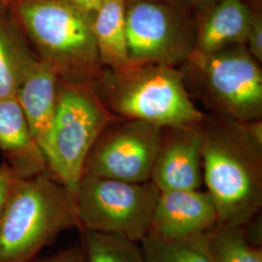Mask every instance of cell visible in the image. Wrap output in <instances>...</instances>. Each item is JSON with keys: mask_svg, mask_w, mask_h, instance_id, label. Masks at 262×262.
I'll use <instances>...</instances> for the list:
<instances>
[{"mask_svg": "<svg viewBox=\"0 0 262 262\" xmlns=\"http://www.w3.org/2000/svg\"><path fill=\"white\" fill-rule=\"evenodd\" d=\"M193 66L212 103L229 119L247 123L262 115V71L245 45L210 55L193 53Z\"/></svg>", "mask_w": 262, "mask_h": 262, "instance_id": "obj_7", "label": "cell"}, {"mask_svg": "<svg viewBox=\"0 0 262 262\" xmlns=\"http://www.w3.org/2000/svg\"><path fill=\"white\" fill-rule=\"evenodd\" d=\"M125 0H107L93 18V31L103 67L119 69L129 66L126 39Z\"/></svg>", "mask_w": 262, "mask_h": 262, "instance_id": "obj_16", "label": "cell"}, {"mask_svg": "<svg viewBox=\"0 0 262 262\" xmlns=\"http://www.w3.org/2000/svg\"><path fill=\"white\" fill-rule=\"evenodd\" d=\"M169 130L166 136L162 133L150 182L160 192L200 189L203 174L198 124Z\"/></svg>", "mask_w": 262, "mask_h": 262, "instance_id": "obj_10", "label": "cell"}, {"mask_svg": "<svg viewBox=\"0 0 262 262\" xmlns=\"http://www.w3.org/2000/svg\"><path fill=\"white\" fill-rule=\"evenodd\" d=\"M205 239L212 262H262L261 245L253 241L249 225L219 223Z\"/></svg>", "mask_w": 262, "mask_h": 262, "instance_id": "obj_17", "label": "cell"}, {"mask_svg": "<svg viewBox=\"0 0 262 262\" xmlns=\"http://www.w3.org/2000/svg\"><path fill=\"white\" fill-rule=\"evenodd\" d=\"M140 245L145 262H212L205 234L165 239L149 233Z\"/></svg>", "mask_w": 262, "mask_h": 262, "instance_id": "obj_18", "label": "cell"}, {"mask_svg": "<svg viewBox=\"0 0 262 262\" xmlns=\"http://www.w3.org/2000/svg\"><path fill=\"white\" fill-rule=\"evenodd\" d=\"M245 46L248 52L258 62L262 61V18L261 15L254 12L248 31Z\"/></svg>", "mask_w": 262, "mask_h": 262, "instance_id": "obj_20", "label": "cell"}, {"mask_svg": "<svg viewBox=\"0 0 262 262\" xmlns=\"http://www.w3.org/2000/svg\"><path fill=\"white\" fill-rule=\"evenodd\" d=\"M113 120L93 84L59 81L55 116L41 150L48 171L74 195L89 151Z\"/></svg>", "mask_w": 262, "mask_h": 262, "instance_id": "obj_5", "label": "cell"}, {"mask_svg": "<svg viewBox=\"0 0 262 262\" xmlns=\"http://www.w3.org/2000/svg\"><path fill=\"white\" fill-rule=\"evenodd\" d=\"M187 4L194 6V7H199V8H209L212 5H214L215 2L219 0H185Z\"/></svg>", "mask_w": 262, "mask_h": 262, "instance_id": "obj_25", "label": "cell"}, {"mask_svg": "<svg viewBox=\"0 0 262 262\" xmlns=\"http://www.w3.org/2000/svg\"><path fill=\"white\" fill-rule=\"evenodd\" d=\"M247 133L251 137V139L258 146L262 148V122L261 120H256L253 122L243 123Z\"/></svg>", "mask_w": 262, "mask_h": 262, "instance_id": "obj_24", "label": "cell"}, {"mask_svg": "<svg viewBox=\"0 0 262 262\" xmlns=\"http://www.w3.org/2000/svg\"><path fill=\"white\" fill-rule=\"evenodd\" d=\"M58 84L59 79L53 69L35 55L16 94L40 149L55 116Z\"/></svg>", "mask_w": 262, "mask_h": 262, "instance_id": "obj_13", "label": "cell"}, {"mask_svg": "<svg viewBox=\"0 0 262 262\" xmlns=\"http://www.w3.org/2000/svg\"><path fill=\"white\" fill-rule=\"evenodd\" d=\"M80 231L86 262H145L140 243L117 235Z\"/></svg>", "mask_w": 262, "mask_h": 262, "instance_id": "obj_19", "label": "cell"}, {"mask_svg": "<svg viewBox=\"0 0 262 262\" xmlns=\"http://www.w3.org/2000/svg\"><path fill=\"white\" fill-rule=\"evenodd\" d=\"M30 262H86V260L82 246H79L68 248L48 257L40 259L34 258Z\"/></svg>", "mask_w": 262, "mask_h": 262, "instance_id": "obj_21", "label": "cell"}, {"mask_svg": "<svg viewBox=\"0 0 262 262\" xmlns=\"http://www.w3.org/2000/svg\"><path fill=\"white\" fill-rule=\"evenodd\" d=\"M125 20L130 64L175 66L193 52L195 36L177 1L131 2Z\"/></svg>", "mask_w": 262, "mask_h": 262, "instance_id": "obj_8", "label": "cell"}, {"mask_svg": "<svg viewBox=\"0 0 262 262\" xmlns=\"http://www.w3.org/2000/svg\"><path fill=\"white\" fill-rule=\"evenodd\" d=\"M74 227L75 195L49 171L15 178L0 212V262H30Z\"/></svg>", "mask_w": 262, "mask_h": 262, "instance_id": "obj_3", "label": "cell"}, {"mask_svg": "<svg viewBox=\"0 0 262 262\" xmlns=\"http://www.w3.org/2000/svg\"><path fill=\"white\" fill-rule=\"evenodd\" d=\"M19 178L9 165L4 162L0 167V212L14 179Z\"/></svg>", "mask_w": 262, "mask_h": 262, "instance_id": "obj_22", "label": "cell"}, {"mask_svg": "<svg viewBox=\"0 0 262 262\" xmlns=\"http://www.w3.org/2000/svg\"><path fill=\"white\" fill-rule=\"evenodd\" d=\"M160 191L152 182L83 175L76 190L79 229L140 243L149 234Z\"/></svg>", "mask_w": 262, "mask_h": 262, "instance_id": "obj_6", "label": "cell"}, {"mask_svg": "<svg viewBox=\"0 0 262 262\" xmlns=\"http://www.w3.org/2000/svg\"><path fill=\"white\" fill-rule=\"evenodd\" d=\"M220 223L213 198L205 190L160 192L150 225V234L183 239L206 234Z\"/></svg>", "mask_w": 262, "mask_h": 262, "instance_id": "obj_11", "label": "cell"}, {"mask_svg": "<svg viewBox=\"0 0 262 262\" xmlns=\"http://www.w3.org/2000/svg\"><path fill=\"white\" fill-rule=\"evenodd\" d=\"M161 137L162 128L149 122H112L89 151L83 175L131 183L150 181Z\"/></svg>", "mask_w": 262, "mask_h": 262, "instance_id": "obj_9", "label": "cell"}, {"mask_svg": "<svg viewBox=\"0 0 262 262\" xmlns=\"http://www.w3.org/2000/svg\"><path fill=\"white\" fill-rule=\"evenodd\" d=\"M78 9L83 11L85 14H89L94 17V14L100 9L107 0H67Z\"/></svg>", "mask_w": 262, "mask_h": 262, "instance_id": "obj_23", "label": "cell"}, {"mask_svg": "<svg viewBox=\"0 0 262 262\" xmlns=\"http://www.w3.org/2000/svg\"><path fill=\"white\" fill-rule=\"evenodd\" d=\"M93 85L113 115L128 120L160 128L194 126L204 121L188 95L183 73L174 66L131 63L119 69L105 67Z\"/></svg>", "mask_w": 262, "mask_h": 262, "instance_id": "obj_4", "label": "cell"}, {"mask_svg": "<svg viewBox=\"0 0 262 262\" xmlns=\"http://www.w3.org/2000/svg\"><path fill=\"white\" fill-rule=\"evenodd\" d=\"M135 1H141V0H125L126 4L131 3V2H135ZM150 1H168V2H176L177 0H150Z\"/></svg>", "mask_w": 262, "mask_h": 262, "instance_id": "obj_26", "label": "cell"}, {"mask_svg": "<svg viewBox=\"0 0 262 262\" xmlns=\"http://www.w3.org/2000/svg\"><path fill=\"white\" fill-rule=\"evenodd\" d=\"M202 174L214 200L220 223L251 225L262 207L261 149L243 123L198 124Z\"/></svg>", "mask_w": 262, "mask_h": 262, "instance_id": "obj_1", "label": "cell"}, {"mask_svg": "<svg viewBox=\"0 0 262 262\" xmlns=\"http://www.w3.org/2000/svg\"><path fill=\"white\" fill-rule=\"evenodd\" d=\"M209 9L199 25L193 53L210 55L246 44L254 12L244 0H219Z\"/></svg>", "mask_w": 262, "mask_h": 262, "instance_id": "obj_14", "label": "cell"}, {"mask_svg": "<svg viewBox=\"0 0 262 262\" xmlns=\"http://www.w3.org/2000/svg\"><path fill=\"white\" fill-rule=\"evenodd\" d=\"M0 1H3V2H6V3H8L9 1H11V0H0Z\"/></svg>", "mask_w": 262, "mask_h": 262, "instance_id": "obj_27", "label": "cell"}, {"mask_svg": "<svg viewBox=\"0 0 262 262\" xmlns=\"http://www.w3.org/2000/svg\"><path fill=\"white\" fill-rule=\"evenodd\" d=\"M10 9L35 55L61 82L93 84L101 72L93 16L67 0H11Z\"/></svg>", "mask_w": 262, "mask_h": 262, "instance_id": "obj_2", "label": "cell"}, {"mask_svg": "<svg viewBox=\"0 0 262 262\" xmlns=\"http://www.w3.org/2000/svg\"><path fill=\"white\" fill-rule=\"evenodd\" d=\"M0 150L19 178L48 171L43 152L16 95L0 98Z\"/></svg>", "mask_w": 262, "mask_h": 262, "instance_id": "obj_12", "label": "cell"}, {"mask_svg": "<svg viewBox=\"0 0 262 262\" xmlns=\"http://www.w3.org/2000/svg\"><path fill=\"white\" fill-rule=\"evenodd\" d=\"M34 56L8 3L0 1V98L17 94Z\"/></svg>", "mask_w": 262, "mask_h": 262, "instance_id": "obj_15", "label": "cell"}]
</instances>
